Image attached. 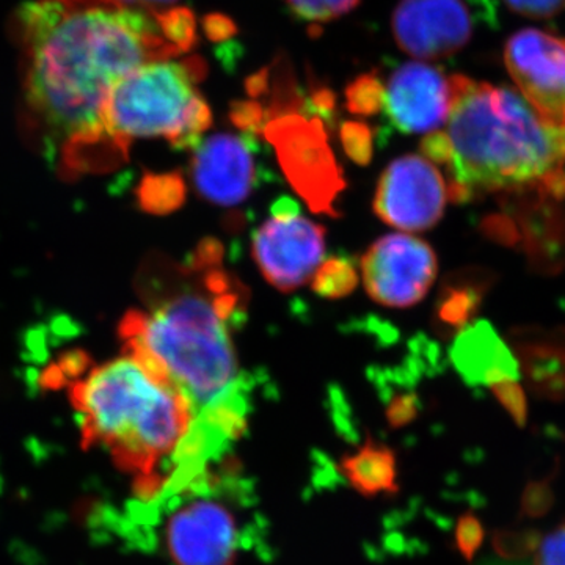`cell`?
I'll return each mask as SVG.
<instances>
[{
    "label": "cell",
    "mask_w": 565,
    "mask_h": 565,
    "mask_svg": "<svg viewBox=\"0 0 565 565\" xmlns=\"http://www.w3.org/2000/svg\"><path fill=\"white\" fill-rule=\"evenodd\" d=\"M17 25L25 121L66 167L106 141L103 107L121 77L181 54L154 17L111 0H32Z\"/></svg>",
    "instance_id": "obj_1"
},
{
    "label": "cell",
    "mask_w": 565,
    "mask_h": 565,
    "mask_svg": "<svg viewBox=\"0 0 565 565\" xmlns=\"http://www.w3.org/2000/svg\"><path fill=\"white\" fill-rule=\"evenodd\" d=\"M222 263L215 241L185 263L151 262L141 278L147 308L129 311L118 327L126 352L172 382L193 416L250 411V375L241 371L232 334L245 319V292Z\"/></svg>",
    "instance_id": "obj_2"
},
{
    "label": "cell",
    "mask_w": 565,
    "mask_h": 565,
    "mask_svg": "<svg viewBox=\"0 0 565 565\" xmlns=\"http://www.w3.org/2000/svg\"><path fill=\"white\" fill-rule=\"evenodd\" d=\"M445 156L449 199L487 193L565 196V125L548 121L508 87L452 76Z\"/></svg>",
    "instance_id": "obj_3"
},
{
    "label": "cell",
    "mask_w": 565,
    "mask_h": 565,
    "mask_svg": "<svg viewBox=\"0 0 565 565\" xmlns=\"http://www.w3.org/2000/svg\"><path fill=\"white\" fill-rule=\"evenodd\" d=\"M70 401L87 446H102L139 478L141 490H163L159 468L177 460L191 429L184 394L131 353L92 367L70 384Z\"/></svg>",
    "instance_id": "obj_4"
},
{
    "label": "cell",
    "mask_w": 565,
    "mask_h": 565,
    "mask_svg": "<svg viewBox=\"0 0 565 565\" xmlns=\"http://www.w3.org/2000/svg\"><path fill=\"white\" fill-rule=\"evenodd\" d=\"M206 76V63H147L121 77L103 107V129L128 154L134 139H167L174 148H195L210 128V106L195 84Z\"/></svg>",
    "instance_id": "obj_5"
},
{
    "label": "cell",
    "mask_w": 565,
    "mask_h": 565,
    "mask_svg": "<svg viewBox=\"0 0 565 565\" xmlns=\"http://www.w3.org/2000/svg\"><path fill=\"white\" fill-rule=\"evenodd\" d=\"M274 145L282 172L311 210L337 215L344 178L319 117L288 114L267 121L263 131Z\"/></svg>",
    "instance_id": "obj_6"
},
{
    "label": "cell",
    "mask_w": 565,
    "mask_h": 565,
    "mask_svg": "<svg viewBox=\"0 0 565 565\" xmlns=\"http://www.w3.org/2000/svg\"><path fill=\"white\" fill-rule=\"evenodd\" d=\"M252 255L267 281L294 291L315 277L326 255V230L305 217L299 203L281 196L253 236Z\"/></svg>",
    "instance_id": "obj_7"
},
{
    "label": "cell",
    "mask_w": 565,
    "mask_h": 565,
    "mask_svg": "<svg viewBox=\"0 0 565 565\" xmlns=\"http://www.w3.org/2000/svg\"><path fill=\"white\" fill-rule=\"evenodd\" d=\"M241 544L236 512L206 490L174 504L163 525V545L177 565H232Z\"/></svg>",
    "instance_id": "obj_8"
},
{
    "label": "cell",
    "mask_w": 565,
    "mask_h": 565,
    "mask_svg": "<svg viewBox=\"0 0 565 565\" xmlns=\"http://www.w3.org/2000/svg\"><path fill=\"white\" fill-rule=\"evenodd\" d=\"M437 273L433 247L411 234H388L375 241L362 258L364 289L385 307L422 302Z\"/></svg>",
    "instance_id": "obj_9"
},
{
    "label": "cell",
    "mask_w": 565,
    "mask_h": 565,
    "mask_svg": "<svg viewBox=\"0 0 565 565\" xmlns=\"http://www.w3.org/2000/svg\"><path fill=\"white\" fill-rule=\"evenodd\" d=\"M448 200V181L435 163L423 156L407 154L382 173L374 211L394 228L426 232L440 221Z\"/></svg>",
    "instance_id": "obj_10"
},
{
    "label": "cell",
    "mask_w": 565,
    "mask_h": 565,
    "mask_svg": "<svg viewBox=\"0 0 565 565\" xmlns=\"http://www.w3.org/2000/svg\"><path fill=\"white\" fill-rule=\"evenodd\" d=\"M504 62L534 110L565 125V39L537 29L516 32L505 43Z\"/></svg>",
    "instance_id": "obj_11"
},
{
    "label": "cell",
    "mask_w": 565,
    "mask_h": 565,
    "mask_svg": "<svg viewBox=\"0 0 565 565\" xmlns=\"http://www.w3.org/2000/svg\"><path fill=\"white\" fill-rule=\"evenodd\" d=\"M397 46L422 61L448 57L473 35L463 0H401L392 18Z\"/></svg>",
    "instance_id": "obj_12"
},
{
    "label": "cell",
    "mask_w": 565,
    "mask_h": 565,
    "mask_svg": "<svg viewBox=\"0 0 565 565\" xmlns=\"http://www.w3.org/2000/svg\"><path fill=\"white\" fill-rule=\"evenodd\" d=\"M191 177L196 192L218 206H236L258 180L250 137L215 134L192 148Z\"/></svg>",
    "instance_id": "obj_13"
},
{
    "label": "cell",
    "mask_w": 565,
    "mask_h": 565,
    "mask_svg": "<svg viewBox=\"0 0 565 565\" xmlns=\"http://www.w3.org/2000/svg\"><path fill=\"white\" fill-rule=\"evenodd\" d=\"M451 104V77L435 66L412 62L390 77L384 109L401 132L433 134L448 121Z\"/></svg>",
    "instance_id": "obj_14"
},
{
    "label": "cell",
    "mask_w": 565,
    "mask_h": 565,
    "mask_svg": "<svg viewBox=\"0 0 565 565\" xmlns=\"http://www.w3.org/2000/svg\"><path fill=\"white\" fill-rule=\"evenodd\" d=\"M457 373L471 386H493L519 381V364L511 349L489 322L463 327L451 349Z\"/></svg>",
    "instance_id": "obj_15"
},
{
    "label": "cell",
    "mask_w": 565,
    "mask_h": 565,
    "mask_svg": "<svg viewBox=\"0 0 565 565\" xmlns=\"http://www.w3.org/2000/svg\"><path fill=\"white\" fill-rule=\"evenodd\" d=\"M343 470L353 489L364 494L390 493L397 489L396 457L388 448L373 441L349 456Z\"/></svg>",
    "instance_id": "obj_16"
},
{
    "label": "cell",
    "mask_w": 565,
    "mask_h": 565,
    "mask_svg": "<svg viewBox=\"0 0 565 565\" xmlns=\"http://www.w3.org/2000/svg\"><path fill=\"white\" fill-rule=\"evenodd\" d=\"M185 199V184L178 173H151L139 185V204L150 214H170Z\"/></svg>",
    "instance_id": "obj_17"
},
{
    "label": "cell",
    "mask_w": 565,
    "mask_h": 565,
    "mask_svg": "<svg viewBox=\"0 0 565 565\" xmlns=\"http://www.w3.org/2000/svg\"><path fill=\"white\" fill-rule=\"evenodd\" d=\"M479 286L460 285L446 289L438 303V318L448 327L463 329L471 316L478 311L481 300Z\"/></svg>",
    "instance_id": "obj_18"
},
{
    "label": "cell",
    "mask_w": 565,
    "mask_h": 565,
    "mask_svg": "<svg viewBox=\"0 0 565 565\" xmlns=\"http://www.w3.org/2000/svg\"><path fill=\"white\" fill-rule=\"evenodd\" d=\"M355 267L344 258H332L321 264L313 277V289L319 296L340 299L355 289Z\"/></svg>",
    "instance_id": "obj_19"
},
{
    "label": "cell",
    "mask_w": 565,
    "mask_h": 565,
    "mask_svg": "<svg viewBox=\"0 0 565 565\" xmlns=\"http://www.w3.org/2000/svg\"><path fill=\"white\" fill-rule=\"evenodd\" d=\"M163 39L178 51L189 52L196 43V21L191 10L185 7H173L154 14Z\"/></svg>",
    "instance_id": "obj_20"
},
{
    "label": "cell",
    "mask_w": 565,
    "mask_h": 565,
    "mask_svg": "<svg viewBox=\"0 0 565 565\" xmlns=\"http://www.w3.org/2000/svg\"><path fill=\"white\" fill-rule=\"evenodd\" d=\"M385 88L374 74L356 77L345 90V106L355 115L377 114L384 107Z\"/></svg>",
    "instance_id": "obj_21"
},
{
    "label": "cell",
    "mask_w": 565,
    "mask_h": 565,
    "mask_svg": "<svg viewBox=\"0 0 565 565\" xmlns=\"http://www.w3.org/2000/svg\"><path fill=\"white\" fill-rule=\"evenodd\" d=\"M542 544V534L537 530H498L492 535L494 552L504 559H525L537 552Z\"/></svg>",
    "instance_id": "obj_22"
},
{
    "label": "cell",
    "mask_w": 565,
    "mask_h": 565,
    "mask_svg": "<svg viewBox=\"0 0 565 565\" xmlns=\"http://www.w3.org/2000/svg\"><path fill=\"white\" fill-rule=\"evenodd\" d=\"M553 479H555V473L527 482L522 497H520V519H544L552 511L553 504H555Z\"/></svg>",
    "instance_id": "obj_23"
},
{
    "label": "cell",
    "mask_w": 565,
    "mask_h": 565,
    "mask_svg": "<svg viewBox=\"0 0 565 565\" xmlns=\"http://www.w3.org/2000/svg\"><path fill=\"white\" fill-rule=\"evenodd\" d=\"M285 2L302 20L323 22L349 13L360 0H285Z\"/></svg>",
    "instance_id": "obj_24"
},
{
    "label": "cell",
    "mask_w": 565,
    "mask_h": 565,
    "mask_svg": "<svg viewBox=\"0 0 565 565\" xmlns=\"http://www.w3.org/2000/svg\"><path fill=\"white\" fill-rule=\"evenodd\" d=\"M341 143L353 162L366 166L373 156V132L359 121H345L340 129Z\"/></svg>",
    "instance_id": "obj_25"
},
{
    "label": "cell",
    "mask_w": 565,
    "mask_h": 565,
    "mask_svg": "<svg viewBox=\"0 0 565 565\" xmlns=\"http://www.w3.org/2000/svg\"><path fill=\"white\" fill-rule=\"evenodd\" d=\"M486 541V530L473 512H465L456 525V546L465 561L471 563Z\"/></svg>",
    "instance_id": "obj_26"
},
{
    "label": "cell",
    "mask_w": 565,
    "mask_h": 565,
    "mask_svg": "<svg viewBox=\"0 0 565 565\" xmlns=\"http://www.w3.org/2000/svg\"><path fill=\"white\" fill-rule=\"evenodd\" d=\"M230 120L253 136V134L263 132L266 128L267 111L258 102H237L230 110Z\"/></svg>",
    "instance_id": "obj_27"
},
{
    "label": "cell",
    "mask_w": 565,
    "mask_h": 565,
    "mask_svg": "<svg viewBox=\"0 0 565 565\" xmlns=\"http://www.w3.org/2000/svg\"><path fill=\"white\" fill-rule=\"evenodd\" d=\"M492 392L501 405L512 416V419L520 427L525 426L527 419V404L525 393L519 382H505V384L493 386Z\"/></svg>",
    "instance_id": "obj_28"
},
{
    "label": "cell",
    "mask_w": 565,
    "mask_h": 565,
    "mask_svg": "<svg viewBox=\"0 0 565 565\" xmlns=\"http://www.w3.org/2000/svg\"><path fill=\"white\" fill-rule=\"evenodd\" d=\"M534 565H565V522L542 539Z\"/></svg>",
    "instance_id": "obj_29"
},
{
    "label": "cell",
    "mask_w": 565,
    "mask_h": 565,
    "mask_svg": "<svg viewBox=\"0 0 565 565\" xmlns=\"http://www.w3.org/2000/svg\"><path fill=\"white\" fill-rule=\"evenodd\" d=\"M515 13L527 18H550L565 10V0H504Z\"/></svg>",
    "instance_id": "obj_30"
},
{
    "label": "cell",
    "mask_w": 565,
    "mask_h": 565,
    "mask_svg": "<svg viewBox=\"0 0 565 565\" xmlns=\"http://www.w3.org/2000/svg\"><path fill=\"white\" fill-rule=\"evenodd\" d=\"M204 35L215 43L232 40L237 33V25L232 18L222 13H211L203 18Z\"/></svg>",
    "instance_id": "obj_31"
},
{
    "label": "cell",
    "mask_w": 565,
    "mask_h": 565,
    "mask_svg": "<svg viewBox=\"0 0 565 565\" xmlns=\"http://www.w3.org/2000/svg\"><path fill=\"white\" fill-rule=\"evenodd\" d=\"M415 399L412 396H403L390 405V422L394 426H403L415 418Z\"/></svg>",
    "instance_id": "obj_32"
},
{
    "label": "cell",
    "mask_w": 565,
    "mask_h": 565,
    "mask_svg": "<svg viewBox=\"0 0 565 565\" xmlns=\"http://www.w3.org/2000/svg\"><path fill=\"white\" fill-rule=\"evenodd\" d=\"M111 2L126 7V9L141 10L154 17L163 10L172 9L173 3L178 0H111Z\"/></svg>",
    "instance_id": "obj_33"
},
{
    "label": "cell",
    "mask_w": 565,
    "mask_h": 565,
    "mask_svg": "<svg viewBox=\"0 0 565 565\" xmlns=\"http://www.w3.org/2000/svg\"><path fill=\"white\" fill-rule=\"evenodd\" d=\"M334 107V95L330 88L319 87L313 90L310 99V110L313 114H321L323 117H330Z\"/></svg>",
    "instance_id": "obj_34"
},
{
    "label": "cell",
    "mask_w": 565,
    "mask_h": 565,
    "mask_svg": "<svg viewBox=\"0 0 565 565\" xmlns=\"http://www.w3.org/2000/svg\"><path fill=\"white\" fill-rule=\"evenodd\" d=\"M245 88L252 98H259V96L267 95L270 88V68L259 70L258 73L252 74L245 81Z\"/></svg>",
    "instance_id": "obj_35"
}]
</instances>
